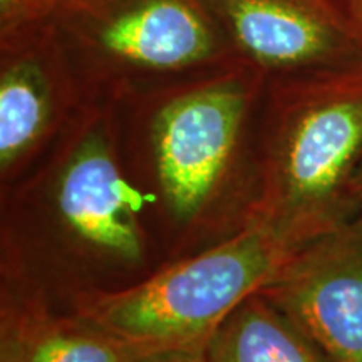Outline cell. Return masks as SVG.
I'll return each instance as SVG.
<instances>
[{
  "label": "cell",
  "instance_id": "6da1fadb",
  "mask_svg": "<svg viewBox=\"0 0 362 362\" xmlns=\"http://www.w3.org/2000/svg\"><path fill=\"white\" fill-rule=\"evenodd\" d=\"M250 149L260 188L245 223L293 253L349 225L362 170V59L267 78Z\"/></svg>",
  "mask_w": 362,
  "mask_h": 362
},
{
  "label": "cell",
  "instance_id": "7a4b0ae2",
  "mask_svg": "<svg viewBox=\"0 0 362 362\" xmlns=\"http://www.w3.org/2000/svg\"><path fill=\"white\" fill-rule=\"evenodd\" d=\"M265 74L243 61L117 99L119 139L143 149L171 215L197 218L252 131Z\"/></svg>",
  "mask_w": 362,
  "mask_h": 362
},
{
  "label": "cell",
  "instance_id": "3957f363",
  "mask_svg": "<svg viewBox=\"0 0 362 362\" xmlns=\"http://www.w3.org/2000/svg\"><path fill=\"white\" fill-rule=\"evenodd\" d=\"M54 30L86 104L240 61L203 0H59Z\"/></svg>",
  "mask_w": 362,
  "mask_h": 362
},
{
  "label": "cell",
  "instance_id": "277c9868",
  "mask_svg": "<svg viewBox=\"0 0 362 362\" xmlns=\"http://www.w3.org/2000/svg\"><path fill=\"white\" fill-rule=\"evenodd\" d=\"M293 255L255 223L123 291L83 292L78 315L163 351L200 349L226 315L269 284Z\"/></svg>",
  "mask_w": 362,
  "mask_h": 362
},
{
  "label": "cell",
  "instance_id": "5b68a950",
  "mask_svg": "<svg viewBox=\"0 0 362 362\" xmlns=\"http://www.w3.org/2000/svg\"><path fill=\"white\" fill-rule=\"evenodd\" d=\"M112 103H89L61 134L56 206L62 223L103 255L136 264L144 242L138 198L124 180Z\"/></svg>",
  "mask_w": 362,
  "mask_h": 362
},
{
  "label": "cell",
  "instance_id": "8992f818",
  "mask_svg": "<svg viewBox=\"0 0 362 362\" xmlns=\"http://www.w3.org/2000/svg\"><path fill=\"white\" fill-rule=\"evenodd\" d=\"M240 61L265 78L362 59L357 0H203Z\"/></svg>",
  "mask_w": 362,
  "mask_h": 362
},
{
  "label": "cell",
  "instance_id": "52a82bcc",
  "mask_svg": "<svg viewBox=\"0 0 362 362\" xmlns=\"http://www.w3.org/2000/svg\"><path fill=\"white\" fill-rule=\"evenodd\" d=\"M332 362H362V226L349 223L287 260L259 291Z\"/></svg>",
  "mask_w": 362,
  "mask_h": 362
},
{
  "label": "cell",
  "instance_id": "ba28073f",
  "mask_svg": "<svg viewBox=\"0 0 362 362\" xmlns=\"http://www.w3.org/2000/svg\"><path fill=\"white\" fill-rule=\"evenodd\" d=\"M84 106L54 21L0 35L2 175L64 133Z\"/></svg>",
  "mask_w": 362,
  "mask_h": 362
},
{
  "label": "cell",
  "instance_id": "9c48e42d",
  "mask_svg": "<svg viewBox=\"0 0 362 362\" xmlns=\"http://www.w3.org/2000/svg\"><path fill=\"white\" fill-rule=\"evenodd\" d=\"M166 352L128 341L83 317L22 315L4 324L2 362H139Z\"/></svg>",
  "mask_w": 362,
  "mask_h": 362
},
{
  "label": "cell",
  "instance_id": "30bf717a",
  "mask_svg": "<svg viewBox=\"0 0 362 362\" xmlns=\"http://www.w3.org/2000/svg\"><path fill=\"white\" fill-rule=\"evenodd\" d=\"M202 354L203 362H332L259 291L225 317Z\"/></svg>",
  "mask_w": 362,
  "mask_h": 362
},
{
  "label": "cell",
  "instance_id": "8fae6325",
  "mask_svg": "<svg viewBox=\"0 0 362 362\" xmlns=\"http://www.w3.org/2000/svg\"><path fill=\"white\" fill-rule=\"evenodd\" d=\"M59 0H0V35L49 24Z\"/></svg>",
  "mask_w": 362,
  "mask_h": 362
},
{
  "label": "cell",
  "instance_id": "7c38bea8",
  "mask_svg": "<svg viewBox=\"0 0 362 362\" xmlns=\"http://www.w3.org/2000/svg\"><path fill=\"white\" fill-rule=\"evenodd\" d=\"M202 349H183V351H166L160 354L144 357L139 362H203Z\"/></svg>",
  "mask_w": 362,
  "mask_h": 362
},
{
  "label": "cell",
  "instance_id": "4fadbf2b",
  "mask_svg": "<svg viewBox=\"0 0 362 362\" xmlns=\"http://www.w3.org/2000/svg\"><path fill=\"white\" fill-rule=\"evenodd\" d=\"M351 223L362 226V170L359 176V185H357V200H356V215Z\"/></svg>",
  "mask_w": 362,
  "mask_h": 362
},
{
  "label": "cell",
  "instance_id": "5bb4252c",
  "mask_svg": "<svg viewBox=\"0 0 362 362\" xmlns=\"http://www.w3.org/2000/svg\"><path fill=\"white\" fill-rule=\"evenodd\" d=\"M357 2H362V0H357Z\"/></svg>",
  "mask_w": 362,
  "mask_h": 362
}]
</instances>
